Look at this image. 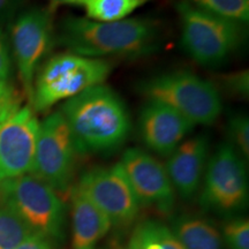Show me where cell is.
Instances as JSON below:
<instances>
[{
	"label": "cell",
	"mask_w": 249,
	"mask_h": 249,
	"mask_svg": "<svg viewBox=\"0 0 249 249\" xmlns=\"http://www.w3.org/2000/svg\"><path fill=\"white\" fill-rule=\"evenodd\" d=\"M60 112L71 130L77 154L116 150L128 138L132 121L116 91L93 86L62 104Z\"/></svg>",
	"instance_id": "cell-1"
},
{
	"label": "cell",
	"mask_w": 249,
	"mask_h": 249,
	"mask_svg": "<svg viewBox=\"0 0 249 249\" xmlns=\"http://www.w3.org/2000/svg\"><path fill=\"white\" fill-rule=\"evenodd\" d=\"M158 31L147 18H124L97 22L68 17L62 21L58 43L71 53L89 58L138 57L150 53L157 45Z\"/></svg>",
	"instance_id": "cell-2"
},
{
	"label": "cell",
	"mask_w": 249,
	"mask_h": 249,
	"mask_svg": "<svg viewBox=\"0 0 249 249\" xmlns=\"http://www.w3.org/2000/svg\"><path fill=\"white\" fill-rule=\"evenodd\" d=\"M111 71L112 65L105 59L71 52L55 54L37 71L30 107L35 112L48 111L59 102L103 85Z\"/></svg>",
	"instance_id": "cell-3"
},
{
	"label": "cell",
	"mask_w": 249,
	"mask_h": 249,
	"mask_svg": "<svg viewBox=\"0 0 249 249\" xmlns=\"http://www.w3.org/2000/svg\"><path fill=\"white\" fill-rule=\"evenodd\" d=\"M138 90L147 101L173 108L195 126L213 124L223 110L222 97L216 86L192 71L160 74L142 81Z\"/></svg>",
	"instance_id": "cell-4"
},
{
	"label": "cell",
	"mask_w": 249,
	"mask_h": 249,
	"mask_svg": "<svg viewBox=\"0 0 249 249\" xmlns=\"http://www.w3.org/2000/svg\"><path fill=\"white\" fill-rule=\"evenodd\" d=\"M181 45L187 54L203 66H217L238 49L241 23L220 18L183 0L177 5Z\"/></svg>",
	"instance_id": "cell-5"
},
{
	"label": "cell",
	"mask_w": 249,
	"mask_h": 249,
	"mask_svg": "<svg viewBox=\"0 0 249 249\" xmlns=\"http://www.w3.org/2000/svg\"><path fill=\"white\" fill-rule=\"evenodd\" d=\"M0 202L43 238L64 239L65 205L58 193L34 174L0 182Z\"/></svg>",
	"instance_id": "cell-6"
},
{
	"label": "cell",
	"mask_w": 249,
	"mask_h": 249,
	"mask_svg": "<svg viewBox=\"0 0 249 249\" xmlns=\"http://www.w3.org/2000/svg\"><path fill=\"white\" fill-rule=\"evenodd\" d=\"M201 204L205 210L233 214L248 202V178L244 158L231 143H222L208 160Z\"/></svg>",
	"instance_id": "cell-7"
},
{
	"label": "cell",
	"mask_w": 249,
	"mask_h": 249,
	"mask_svg": "<svg viewBox=\"0 0 249 249\" xmlns=\"http://www.w3.org/2000/svg\"><path fill=\"white\" fill-rule=\"evenodd\" d=\"M75 145L62 113L55 111L39 121L31 174L57 193L70 189L75 169Z\"/></svg>",
	"instance_id": "cell-8"
},
{
	"label": "cell",
	"mask_w": 249,
	"mask_h": 249,
	"mask_svg": "<svg viewBox=\"0 0 249 249\" xmlns=\"http://www.w3.org/2000/svg\"><path fill=\"white\" fill-rule=\"evenodd\" d=\"M51 8L27 9L18 15L12 24V52L22 91L29 101V105L33 99L36 74L40 61L51 44Z\"/></svg>",
	"instance_id": "cell-9"
},
{
	"label": "cell",
	"mask_w": 249,
	"mask_h": 249,
	"mask_svg": "<svg viewBox=\"0 0 249 249\" xmlns=\"http://www.w3.org/2000/svg\"><path fill=\"white\" fill-rule=\"evenodd\" d=\"M76 187L107 214L112 225H128L138 217L141 205L119 163L87 171Z\"/></svg>",
	"instance_id": "cell-10"
},
{
	"label": "cell",
	"mask_w": 249,
	"mask_h": 249,
	"mask_svg": "<svg viewBox=\"0 0 249 249\" xmlns=\"http://www.w3.org/2000/svg\"><path fill=\"white\" fill-rule=\"evenodd\" d=\"M38 130L39 120L30 105L0 124V182L31 173Z\"/></svg>",
	"instance_id": "cell-11"
},
{
	"label": "cell",
	"mask_w": 249,
	"mask_h": 249,
	"mask_svg": "<svg viewBox=\"0 0 249 249\" xmlns=\"http://www.w3.org/2000/svg\"><path fill=\"white\" fill-rule=\"evenodd\" d=\"M140 205L154 207L161 213H170L176 193L164 165L139 148H129L119 161Z\"/></svg>",
	"instance_id": "cell-12"
},
{
	"label": "cell",
	"mask_w": 249,
	"mask_h": 249,
	"mask_svg": "<svg viewBox=\"0 0 249 249\" xmlns=\"http://www.w3.org/2000/svg\"><path fill=\"white\" fill-rule=\"evenodd\" d=\"M195 128V124L161 103L148 101L139 118V129L144 144L160 156H170Z\"/></svg>",
	"instance_id": "cell-13"
},
{
	"label": "cell",
	"mask_w": 249,
	"mask_h": 249,
	"mask_svg": "<svg viewBox=\"0 0 249 249\" xmlns=\"http://www.w3.org/2000/svg\"><path fill=\"white\" fill-rule=\"evenodd\" d=\"M209 138L205 134L182 141L167 160L166 172L174 191L191 198L200 188L209 157Z\"/></svg>",
	"instance_id": "cell-14"
},
{
	"label": "cell",
	"mask_w": 249,
	"mask_h": 249,
	"mask_svg": "<svg viewBox=\"0 0 249 249\" xmlns=\"http://www.w3.org/2000/svg\"><path fill=\"white\" fill-rule=\"evenodd\" d=\"M73 249H95V246L110 230L107 214L74 186L71 189Z\"/></svg>",
	"instance_id": "cell-15"
},
{
	"label": "cell",
	"mask_w": 249,
	"mask_h": 249,
	"mask_svg": "<svg viewBox=\"0 0 249 249\" xmlns=\"http://www.w3.org/2000/svg\"><path fill=\"white\" fill-rule=\"evenodd\" d=\"M170 231L186 249H224L219 231L208 220L194 216H179Z\"/></svg>",
	"instance_id": "cell-16"
},
{
	"label": "cell",
	"mask_w": 249,
	"mask_h": 249,
	"mask_svg": "<svg viewBox=\"0 0 249 249\" xmlns=\"http://www.w3.org/2000/svg\"><path fill=\"white\" fill-rule=\"evenodd\" d=\"M128 248L132 249H186L169 227L155 220H145L134 230Z\"/></svg>",
	"instance_id": "cell-17"
},
{
	"label": "cell",
	"mask_w": 249,
	"mask_h": 249,
	"mask_svg": "<svg viewBox=\"0 0 249 249\" xmlns=\"http://www.w3.org/2000/svg\"><path fill=\"white\" fill-rule=\"evenodd\" d=\"M144 2L140 0H75L71 5L85 9L87 18L97 22L124 20Z\"/></svg>",
	"instance_id": "cell-18"
},
{
	"label": "cell",
	"mask_w": 249,
	"mask_h": 249,
	"mask_svg": "<svg viewBox=\"0 0 249 249\" xmlns=\"http://www.w3.org/2000/svg\"><path fill=\"white\" fill-rule=\"evenodd\" d=\"M33 231L5 204H0V249H17Z\"/></svg>",
	"instance_id": "cell-19"
},
{
	"label": "cell",
	"mask_w": 249,
	"mask_h": 249,
	"mask_svg": "<svg viewBox=\"0 0 249 249\" xmlns=\"http://www.w3.org/2000/svg\"><path fill=\"white\" fill-rule=\"evenodd\" d=\"M193 5L218 17L247 23L249 20V0H187Z\"/></svg>",
	"instance_id": "cell-20"
},
{
	"label": "cell",
	"mask_w": 249,
	"mask_h": 249,
	"mask_svg": "<svg viewBox=\"0 0 249 249\" xmlns=\"http://www.w3.org/2000/svg\"><path fill=\"white\" fill-rule=\"evenodd\" d=\"M230 138L233 142V147L240 152L244 157L249 156V119L246 114L236 113L230 118L229 124Z\"/></svg>",
	"instance_id": "cell-21"
},
{
	"label": "cell",
	"mask_w": 249,
	"mask_h": 249,
	"mask_svg": "<svg viewBox=\"0 0 249 249\" xmlns=\"http://www.w3.org/2000/svg\"><path fill=\"white\" fill-rule=\"evenodd\" d=\"M229 249H249V222L244 218L230 220L223 227V236Z\"/></svg>",
	"instance_id": "cell-22"
},
{
	"label": "cell",
	"mask_w": 249,
	"mask_h": 249,
	"mask_svg": "<svg viewBox=\"0 0 249 249\" xmlns=\"http://www.w3.org/2000/svg\"><path fill=\"white\" fill-rule=\"evenodd\" d=\"M22 107V97L9 82L0 81V124Z\"/></svg>",
	"instance_id": "cell-23"
},
{
	"label": "cell",
	"mask_w": 249,
	"mask_h": 249,
	"mask_svg": "<svg viewBox=\"0 0 249 249\" xmlns=\"http://www.w3.org/2000/svg\"><path fill=\"white\" fill-rule=\"evenodd\" d=\"M222 81L227 91L231 92L232 95L240 96L242 98L248 97L249 73L247 70L236 71V73L224 76Z\"/></svg>",
	"instance_id": "cell-24"
},
{
	"label": "cell",
	"mask_w": 249,
	"mask_h": 249,
	"mask_svg": "<svg viewBox=\"0 0 249 249\" xmlns=\"http://www.w3.org/2000/svg\"><path fill=\"white\" fill-rule=\"evenodd\" d=\"M12 71V58L9 45L4 31L0 27V81L9 82Z\"/></svg>",
	"instance_id": "cell-25"
},
{
	"label": "cell",
	"mask_w": 249,
	"mask_h": 249,
	"mask_svg": "<svg viewBox=\"0 0 249 249\" xmlns=\"http://www.w3.org/2000/svg\"><path fill=\"white\" fill-rule=\"evenodd\" d=\"M22 0H0V24L14 17Z\"/></svg>",
	"instance_id": "cell-26"
},
{
	"label": "cell",
	"mask_w": 249,
	"mask_h": 249,
	"mask_svg": "<svg viewBox=\"0 0 249 249\" xmlns=\"http://www.w3.org/2000/svg\"><path fill=\"white\" fill-rule=\"evenodd\" d=\"M17 249H52L48 239L36 233H31Z\"/></svg>",
	"instance_id": "cell-27"
},
{
	"label": "cell",
	"mask_w": 249,
	"mask_h": 249,
	"mask_svg": "<svg viewBox=\"0 0 249 249\" xmlns=\"http://www.w3.org/2000/svg\"><path fill=\"white\" fill-rule=\"evenodd\" d=\"M51 1L52 6H57V5H71L75 0H50Z\"/></svg>",
	"instance_id": "cell-28"
},
{
	"label": "cell",
	"mask_w": 249,
	"mask_h": 249,
	"mask_svg": "<svg viewBox=\"0 0 249 249\" xmlns=\"http://www.w3.org/2000/svg\"><path fill=\"white\" fill-rule=\"evenodd\" d=\"M140 1H142V2H145V1H147V0H140Z\"/></svg>",
	"instance_id": "cell-29"
},
{
	"label": "cell",
	"mask_w": 249,
	"mask_h": 249,
	"mask_svg": "<svg viewBox=\"0 0 249 249\" xmlns=\"http://www.w3.org/2000/svg\"><path fill=\"white\" fill-rule=\"evenodd\" d=\"M127 249H132V248H127Z\"/></svg>",
	"instance_id": "cell-30"
}]
</instances>
